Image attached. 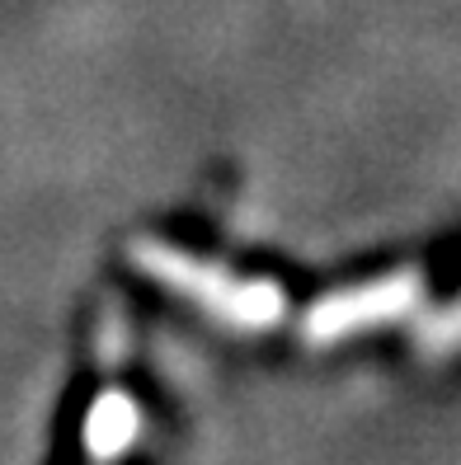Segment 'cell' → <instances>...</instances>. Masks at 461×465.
<instances>
[{
  "mask_svg": "<svg viewBox=\"0 0 461 465\" xmlns=\"http://www.w3.org/2000/svg\"><path fill=\"white\" fill-rule=\"evenodd\" d=\"M419 296H424V278L415 268L382 272V278H372V282L330 292L306 311V339L311 343H335V339H348V334L376 330V324H391L396 315L415 311Z\"/></svg>",
  "mask_w": 461,
  "mask_h": 465,
  "instance_id": "7a4b0ae2",
  "label": "cell"
},
{
  "mask_svg": "<svg viewBox=\"0 0 461 465\" xmlns=\"http://www.w3.org/2000/svg\"><path fill=\"white\" fill-rule=\"evenodd\" d=\"M456 339H461V306L443 311L438 320L428 324V343H438V348H443V343H456Z\"/></svg>",
  "mask_w": 461,
  "mask_h": 465,
  "instance_id": "277c9868",
  "label": "cell"
},
{
  "mask_svg": "<svg viewBox=\"0 0 461 465\" xmlns=\"http://www.w3.org/2000/svg\"><path fill=\"white\" fill-rule=\"evenodd\" d=\"M127 259L137 263L151 282L179 292L188 306H198L226 330H268L287 311V292L268 278H240L226 263L198 259L165 240H137L127 250Z\"/></svg>",
  "mask_w": 461,
  "mask_h": 465,
  "instance_id": "6da1fadb",
  "label": "cell"
},
{
  "mask_svg": "<svg viewBox=\"0 0 461 465\" xmlns=\"http://www.w3.org/2000/svg\"><path fill=\"white\" fill-rule=\"evenodd\" d=\"M137 400H127L123 391H108L104 400H95L90 409V423H85V442L95 456H118L123 447H132V437H137Z\"/></svg>",
  "mask_w": 461,
  "mask_h": 465,
  "instance_id": "3957f363",
  "label": "cell"
}]
</instances>
